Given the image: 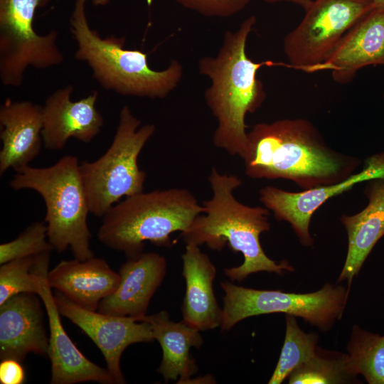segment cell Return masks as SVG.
Returning <instances> with one entry per match:
<instances>
[{
	"label": "cell",
	"instance_id": "29",
	"mask_svg": "<svg viewBox=\"0 0 384 384\" xmlns=\"http://www.w3.org/2000/svg\"><path fill=\"white\" fill-rule=\"evenodd\" d=\"M25 380L26 373L21 362L12 358L1 361V384H22Z\"/></svg>",
	"mask_w": 384,
	"mask_h": 384
},
{
	"label": "cell",
	"instance_id": "25",
	"mask_svg": "<svg viewBox=\"0 0 384 384\" xmlns=\"http://www.w3.org/2000/svg\"><path fill=\"white\" fill-rule=\"evenodd\" d=\"M286 332L284 344L269 384H280L295 369L308 361L316 353L319 336L300 329L296 316L285 314Z\"/></svg>",
	"mask_w": 384,
	"mask_h": 384
},
{
	"label": "cell",
	"instance_id": "9",
	"mask_svg": "<svg viewBox=\"0 0 384 384\" xmlns=\"http://www.w3.org/2000/svg\"><path fill=\"white\" fill-rule=\"evenodd\" d=\"M51 0H0V80L19 87L29 67L46 69L64 60L58 32L40 35L33 28L38 9Z\"/></svg>",
	"mask_w": 384,
	"mask_h": 384
},
{
	"label": "cell",
	"instance_id": "21",
	"mask_svg": "<svg viewBox=\"0 0 384 384\" xmlns=\"http://www.w3.org/2000/svg\"><path fill=\"white\" fill-rule=\"evenodd\" d=\"M364 193L368 199L366 207L355 215L341 217L348 245L337 283L346 282L350 289L373 247L384 235V178L368 181Z\"/></svg>",
	"mask_w": 384,
	"mask_h": 384
},
{
	"label": "cell",
	"instance_id": "14",
	"mask_svg": "<svg viewBox=\"0 0 384 384\" xmlns=\"http://www.w3.org/2000/svg\"><path fill=\"white\" fill-rule=\"evenodd\" d=\"M73 85L58 88L42 106V139L46 149L60 150L73 137L90 142L100 132L104 119L96 108L97 91L78 101H72Z\"/></svg>",
	"mask_w": 384,
	"mask_h": 384
},
{
	"label": "cell",
	"instance_id": "17",
	"mask_svg": "<svg viewBox=\"0 0 384 384\" xmlns=\"http://www.w3.org/2000/svg\"><path fill=\"white\" fill-rule=\"evenodd\" d=\"M166 272V260L160 254L143 252L127 258L119 270V285L100 302L97 311L140 321L146 315L150 301Z\"/></svg>",
	"mask_w": 384,
	"mask_h": 384
},
{
	"label": "cell",
	"instance_id": "22",
	"mask_svg": "<svg viewBox=\"0 0 384 384\" xmlns=\"http://www.w3.org/2000/svg\"><path fill=\"white\" fill-rule=\"evenodd\" d=\"M141 321L150 324L154 340L159 343L162 350V360L157 372L165 383L178 378L177 383H186L198 372V366L190 355V349L199 348L203 343L200 331L183 321H171L166 311L146 315Z\"/></svg>",
	"mask_w": 384,
	"mask_h": 384
},
{
	"label": "cell",
	"instance_id": "19",
	"mask_svg": "<svg viewBox=\"0 0 384 384\" xmlns=\"http://www.w3.org/2000/svg\"><path fill=\"white\" fill-rule=\"evenodd\" d=\"M46 279L52 289L78 305L96 311L100 302L115 291L120 276L105 260L92 257L62 260L48 271Z\"/></svg>",
	"mask_w": 384,
	"mask_h": 384
},
{
	"label": "cell",
	"instance_id": "28",
	"mask_svg": "<svg viewBox=\"0 0 384 384\" xmlns=\"http://www.w3.org/2000/svg\"><path fill=\"white\" fill-rule=\"evenodd\" d=\"M181 6L207 17L226 18L243 10L250 0H174Z\"/></svg>",
	"mask_w": 384,
	"mask_h": 384
},
{
	"label": "cell",
	"instance_id": "31",
	"mask_svg": "<svg viewBox=\"0 0 384 384\" xmlns=\"http://www.w3.org/2000/svg\"><path fill=\"white\" fill-rule=\"evenodd\" d=\"M92 3L95 6H105L107 4L110 0H91Z\"/></svg>",
	"mask_w": 384,
	"mask_h": 384
},
{
	"label": "cell",
	"instance_id": "10",
	"mask_svg": "<svg viewBox=\"0 0 384 384\" xmlns=\"http://www.w3.org/2000/svg\"><path fill=\"white\" fill-rule=\"evenodd\" d=\"M375 8L372 0H313L283 40L289 68L314 73L344 35Z\"/></svg>",
	"mask_w": 384,
	"mask_h": 384
},
{
	"label": "cell",
	"instance_id": "5",
	"mask_svg": "<svg viewBox=\"0 0 384 384\" xmlns=\"http://www.w3.org/2000/svg\"><path fill=\"white\" fill-rule=\"evenodd\" d=\"M203 213V204L187 189L142 191L125 197L107 210L97 238L127 258L134 257L143 252L145 241L171 246V235L185 231Z\"/></svg>",
	"mask_w": 384,
	"mask_h": 384
},
{
	"label": "cell",
	"instance_id": "15",
	"mask_svg": "<svg viewBox=\"0 0 384 384\" xmlns=\"http://www.w3.org/2000/svg\"><path fill=\"white\" fill-rule=\"evenodd\" d=\"M369 65L384 66V9L375 7L360 19L314 73L329 70L334 82L346 85Z\"/></svg>",
	"mask_w": 384,
	"mask_h": 384
},
{
	"label": "cell",
	"instance_id": "1",
	"mask_svg": "<svg viewBox=\"0 0 384 384\" xmlns=\"http://www.w3.org/2000/svg\"><path fill=\"white\" fill-rule=\"evenodd\" d=\"M247 138L242 159L246 175L252 178H284L309 189L342 181L361 164L358 158L329 147L302 118L257 123Z\"/></svg>",
	"mask_w": 384,
	"mask_h": 384
},
{
	"label": "cell",
	"instance_id": "3",
	"mask_svg": "<svg viewBox=\"0 0 384 384\" xmlns=\"http://www.w3.org/2000/svg\"><path fill=\"white\" fill-rule=\"evenodd\" d=\"M208 181L212 196L202 204L204 213L197 216L181 237L186 244H206L213 250L221 251L226 245L244 257L242 265L225 268L224 274L231 281L242 282L259 272L279 275L293 272L287 261L277 262L264 252L260 236L270 229V210L265 207L249 206L238 201L234 191L242 185V180L234 174L211 169Z\"/></svg>",
	"mask_w": 384,
	"mask_h": 384
},
{
	"label": "cell",
	"instance_id": "20",
	"mask_svg": "<svg viewBox=\"0 0 384 384\" xmlns=\"http://www.w3.org/2000/svg\"><path fill=\"white\" fill-rule=\"evenodd\" d=\"M186 292L181 307L183 321L200 331L220 326V309L213 290L216 268L198 245L186 244L182 255Z\"/></svg>",
	"mask_w": 384,
	"mask_h": 384
},
{
	"label": "cell",
	"instance_id": "11",
	"mask_svg": "<svg viewBox=\"0 0 384 384\" xmlns=\"http://www.w3.org/2000/svg\"><path fill=\"white\" fill-rule=\"evenodd\" d=\"M53 297L60 315L78 326L101 351L115 383H125L120 367L122 354L133 343L154 341L150 324L86 309L58 291Z\"/></svg>",
	"mask_w": 384,
	"mask_h": 384
},
{
	"label": "cell",
	"instance_id": "6",
	"mask_svg": "<svg viewBox=\"0 0 384 384\" xmlns=\"http://www.w3.org/2000/svg\"><path fill=\"white\" fill-rule=\"evenodd\" d=\"M9 185L41 196L46 208L48 240L54 250L60 253L70 248L80 260L94 257L87 225L90 207L76 156H64L45 168L25 166L16 171Z\"/></svg>",
	"mask_w": 384,
	"mask_h": 384
},
{
	"label": "cell",
	"instance_id": "33",
	"mask_svg": "<svg viewBox=\"0 0 384 384\" xmlns=\"http://www.w3.org/2000/svg\"><path fill=\"white\" fill-rule=\"evenodd\" d=\"M383 99H384V95H383Z\"/></svg>",
	"mask_w": 384,
	"mask_h": 384
},
{
	"label": "cell",
	"instance_id": "23",
	"mask_svg": "<svg viewBox=\"0 0 384 384\" xmlns=\"http://www.w3.org/2000/svg\"><path fill=\"white\" fill-rule=\"evenodd\" d=\"M346 349L352 375H361L369 384H384V335L353 325Z\"/></svg>",
	"mask_w": 384,
	"mask_h": 384
},
{
	"label": "cell",
	"instance_id": "12",
	"mask_svg": "<svg viewBox=\"0 0 384 384\" xmlns=\"http://www.w3.org/2000/svg\"><path fill=\"white\" fill-rule=\"evenodd\" d=\"M384 178V151L368 157L363 169L336 183L320 186L301 192H290L272 186L260 189V201L279 221L289 223L301 244L313 245L309 224L314 212L328 199L351 189L357 183Z\"/></svg>",
	"mask_w": 384,
	"mask_h": 384
},
{
	"label": "cell",
	"instance_id": "16",
	"mask_svg": "<svg viewBox=\"0 0 384 384\" xmlns=\"http://www.w3.org/2000/svg\"><path fill=\"white\" fill-rule=\"evenodd\" d=\"M43 302L36 293H20L0 304V360L22 363L29 353L48 354Z\"/></svg>",
	"mask_w": 384,
	"mask_h": 384
},
{
	"label": "cell",
	"instance_id": "27",
	"mask_svg": "<svg viewBox=\"0 0 384 384\" xmlns=\"http://www.w3.org/2000/svg\"><path fill=\"white\" fill-rule=\"evenodd\" d=\"M45 221L34 222L14 240L1 244L0 264L30 256L50 252L54 250L48 238Z\"/></svg>",
	"mask_w": 384,
	"mask_h": 384
},
{
	"label": "cell",
	"instance_id": "24",
	"mask_svg": "<svg viewBox=\"0 0 384 384\" xmlns=\"http://www.w3.org/2000/svg\"><path fill=\"white\" fill-rule=\"evenodd\" d=\"M348 353L317 346L314 356L287 377L289 384H340L357 383L347 368Z\"/></svg>",
	"mask_w": 384,
	"mask_h": 384
},
{
	"label": "cell",
	"instance_id": "8",
	"mask_svg": "<svg viewBox=\"0 0 384 384\" xmlns=\"http://www.w3.org/2000/svg\"><path fill=\"white\" fill-rule=\"evenodd\" d=\"M220 286L225 293L222 331H228L248 317L274 313L301 317L321 331H327L341 319L350 293L348 287L338 283H328L305 294L255 289L228 281L221 282Z\"/></svg>",
	"mask_w": 384,
	"mask_h": 384
},
{
	"label": "cell",
	"instance_id": "4",
	"mask_svg": "<svg viewBox=\"0 0 384 384\" xmlns=\"http://www.w3.org/2000/svg\"><path fill=\"white\" fill-rule=\"evenodd\" d=\"M87 0H75L70 18V33L77 43L75 58L85 62L101 87L123 96L151 99L167 97L179 84L183 73L177 60L162 70L148 63L147 54L124 48L125 38H102L88 23Z\"/></svg>",
	"mask_w": 384,
	"mask_h": 384
},
{
	"label": "cell",
	"instance_id": "26",
	"mask_svg": "<svg viewBox=\"0 0 384 384\" xmlns=\"http://www.w3.org/2000/svg\"><path fill=\"white\" fill-rule=\"evenodd\" d=\"M50 253L15 259L1 265L0 304L20 293L37 294L40 269Z\"/></svg>",
	"mask_w": 384,
	"mask_h": 384
},
{
	"label": "cell",
	"instance_id": "7",
	"mask_svg": "<svg viewBox=\"0 0 384 384\" xmlns=\"http://www.w3.org/2000/svg\"><path fill=\"white\" fill-rule=\"evenodd\" d=\"M140 125V119L124 105L107 151L94 161L80 164L90 212L94 215L102 217L122 198L143 191L146 175L138 166V157L156 127Z\"/></svg>",
	"mask_w": 384,
	"mask_h": 384
},
{
	"label": "cell",
	"instance_id": "30",
	"mask_svg": "<svg viewBox=\"0 0 384 384\" xmlns=\"http://www.w3.org/2000/svg\"><path fill=\"white\" fill-rule=\"evenodd\" d=\"M269 4H274L277 2H289L301 6L302 9H307L311 4L313 0H262Z\"/></svg>",
	"mask_w": 384,
	"mask_h": 384
},
{
	"label": "cell",
	"instance_id": "32",
	"mask_svg": "<svg viewBox=\"0 0 384 384\" xmlns=\"http://www.w3.org/2000/svg\"><path fill=\"white\" fill-rule=\"evenodd\" d=\"M375 8L384 9V0H372Z\"/></svg>",
	"mask_w": 384,
	"mask_h": 384
},
{
	"label": "cell",
	"instance_id": "2",
	"mask_svg": "<svg viewBox=\"0 0 384 384\" xmlns=\"http://www.w3.org/2000/svg\"><path fill=\"white\" fill-rule=\"evenodd\" d=\"M256 21V17L250 16L236 31H226L216 55L204 56L198 64L199 73L211 81L204 97L218 122L213 143L242 159L248 142L246 114L260 109L267 96L263 83L257 77V71L266 65L289 67L270 60L257 63L248 57L247 41Z\"/></svg>",
	"mask_w": 384,
	"mask_h": 384
},
{
	"label": "cell",
	"instance_id": "18",
	"mask_svg": "<svg viewBox=\"0 0 384 384\" xmlns=\"http://www.w3.org/2000/svg\"><path fill=\"white\" fill-rule=\"evenodd\" d=\"M0 174L29 166L40 153L42 106L30 101L6 99L0 107Z\"/></svg>",
	"mask_w": 384,
	"mask_h": 384
},
{
	"label": "cell",
	"instance_id": "13",
	"mask_svg": "<svg viewBox=\"0 0 384 384\" xmlns=\"http://www.w3.org/2000/svg\"><path fill=\"white\" fill-rule=\"evenodd\" d=\"M50 256L41 267L37 294L41 297L49 323L47 356L51 363V384H74L97 382L114 384L115 380L107 368H103L86 358L67 334L61 323L51 287L46 277Z\"/></svg>",
	"mask_w": 384,
	"mask_h": 384
}]
</instances>
